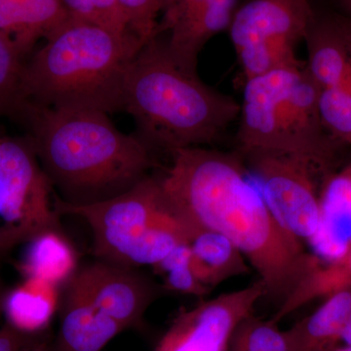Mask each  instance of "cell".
<instances>
[{
    "instance_id": "1",
    "label": "cell",
    "mask_w": 351,
    "mask_h": 351,
    "mask_svg": "<svg viewBox=\"0 0 351 351\" xmlns=\"http://www.w3.org/2000/svg\"><path fill=\"white\" fill-rule=\"evenodd\" d=\"M170 154L171 165L159 180L189 237L208 230L230 239L258 272L265 297L282 304L319 258L278 223L247 180L239 152L191 147Z\"/></svg>"
},
{
    "instance_id": "2",
    "label": "cell",
    "mask_w": 351,
    "mask_h": 351,
    "mask_svg": "<svg viewBox=\"0 0 351 351\" xmlns=\"http://www.w3.org/2000/svg\"><path fill=\"white\" fill-rule=\"evenodd\" d=\"M55 195L89 205L122 195L156 167L154 151L140 136L124 134L108 113L55 110L24 101L19 113Z\"/></svg>"
},
{
    "instance_id": "3",
    "label": "cell",
    "mask_w": 351,
    "mask_h": 351,
    "mask_svg": "<svg viewBox=\"0 0 351 351\" xmlns=\"http://www.w3.org/2000/svg\"><path fill=\"white\" fill-rule=\"evenodd\" d=\"M240 108L233 97L180 64L159 36L143 46L127 73L123 110L154 149L170 154L213 144L239 119Z\"/></svg>"
},
{
    "instance_id": "4",
    "label": "cell",
    "mask_w": 351,
    "mask_h": 351,
    "mask_svg": "<svg viewBox=\"0 0 351 351\" xmlns=\"http://www.w3.org/2000/svg\"><path fill=\"white\" fill-rule=\"evenodd\" d=\"M23 64L24 101L55 110H123L124 86L144 43L131 32L69 19Z\"/></svg>"
},
{
    "instance_id": "5",
    "label": "cell",
    "mask_w": 351,
    "mask_h": 351,
    "mask_svg": "<svg viewBox=\"0 0 351 351\" xmlns=\"http://www.w3.org/2000/svg\"><path fill=\"white\" fill-rule=\"evenodd\" d=\"M318 94L304 66L245 80L237 132L239 154L294 156L326 174L338 169L341 147L321 122Z\"/></svg>"
},
{
    "instance_id": "6",
    "label": "cell",
    "mask_w": 351,
    "mask_h": 351,
    "mask_svg": "<svg viewBox=\"0 0 351 351\" xmlns=\"http://www.w3.org/2000/svg\"><path fill=\"white\" fill-rule=\"evenodd\" d=\"M54 210L84 219L93 233L97 260L154 267L176 247L189 243L186 226L171 209L160 180L149 175L122 195L89 205H71L54 195Z\"/></svg>"
},
{
    "instance_id": "7",
    "label": "cell",
    "mask_w": 351,
    "mask_h": 351,
    "mask_svg": "<svg viewBox=\"0 0 351 351\" xmlns=\"http://www.w3.org/2000/svg\"><path fill=\"white\" fill-rule=\"evenodd\" d=\"M311 0H248L228 31L245 80L304 66L295 47L313 24Z\"/></svg>"
},
{
    "instance_id": "8",
    "label": "cell",
    "mask_w": 351,
    "mask_h": 351,
    "mask_svg": "<svg viewBox=\"0 0 351 351\" xmlns=\"http://www.w3.org/2000/svg\"><path fill=\"white\" fill-rule=\"evenodd\" d=\"M257 176L270 212L289 232L313 240L321 221L320 189L326 173L308 161L285 154H240ZM330 174V173H329Z\"/></svg>"
},
{
    "instance_id": "9",
    "label": "cell",
    "mask_w": 351,
    "mask_h": 351,
    "mask_svg": "<svg viewBox=\"0 0 351 351\" xmlns=\"http://www.w3.org/2000/svg\"><path fill=\"white\" fill-rule=\"evenodd\" d=\"M29 138L0 137V217L34 234L63 230L52 193Z\"/></svg>"
},
{
    "instance_id": "10",
    "label": "cell",
    "mask_w": 351,
    "mask_h": 351,
    "mask_svg": "<svg viewBox=\"0 0 351 351\" xmlns=\"http://www.w3.org/2000/svg\"><path fill=\"white\" fill-rule=\"evenodd\" d=\"M66 285L126 330H143L149 307L166 292L138 267L106 261L80 265Z\"/></svg>"
},
{
    "instance_id": "11",
    "label": "cell",
    "mask_w": 351,
    "mask_h": 351,
    "mask_svg": "<svg viewBox=\"0 0 351 351\" xmlns=\"http://www.w3.org/2000/svg\"><path fill=\"white\" fill-rule=\"evenodd\" d=\"M265 297L262 281L202 301L173 319L154 351H228L237 325Z\"/></svg>"
},
{
    "instance_id": "12",
    "label": "cell",
    "mask_w": 351,
    "mask_h": 351,
    "mask_svg": "<svg viewBox=\"0 0 351 351\" xmlns=\"http://www.w3.org/2000/svg\"><path fill=\"white\" fill-rule=\"evenodd\" d=\"M237 0H162L156 36L165 40L172 56L182 66L197 71L198 56L205 44L230 27Z\"/></svg>"
},
{
    "instance_id": "13",
    "label": "cell",
    "mask_w": 351,
    "mask_h": 351,
    "mask_svg": "<svg viewBox=\"0 0 351 351\" xmlns=\"http://www.w3.org/2000/svg\"><path fill=\"white\" fill-rule=\"evenodd\" d=\"M59 328L49 351H103L123 328L64 285L61 289Z\"/></svg>"
},
{
    "instance_id": "14",
    "label": "cell",
    "mask_w": 351,
    "mask_h": 351,
    "mask_svg": "<svg viewBox=\"0 0 351 351\" xmlns=\"http://www.w3.org/2000/svg\"><path fill=\"white\" fill-rule=\"evenodd\" d=\"M304 40V66L318 89L351 94V45L343 21L314 19Z\"/></svg>"
},
{
    "instance_id": "15",
    "label": "cell",
    "mask_w": 351,
    "mask_h": 351,
    "mask_svg": "<svg viewBox=\"0 0 351 351\" xmlns=\"http://www.w3.org/2000/svg\"><path fill=\"white\" fill-rule=\"evenodd\" d=\"M319 230L311 240L321 257L334 262L351 246V162L323 179Z\"/></svg>"
},
{
    "instance_id": "16",
    "label": "cell",
    "mask_w": 351,
    "mask_h": 351,
    "mask_svg": "<svg viewBox=\"0 0 351 351\" xmlns=\"http://www.w3.org/2000/svg\"><path fill=\"white\" fill-rule=\"evenodd\" d=\"M69 19L62 0H0V34L22 58Z\"/></svg>"
},
{
    "instance_id": "17",
    "label": "cell",
    "mask_w": 351,
    "mask_h": 351,
    "mask_svg": "<svg viewBox=\"0 0 351 351\" xmlns=\"http://www.w3.org/2000/svg\"><path fill=\"white\" fill-rule=\"evenodd\" d=\"M350 311L351 289L328 295L313 313L284 331L290 351H331L341 346Z\"/></svg>"
},
{
    "instance_id": "18",
    "label": "cell",
    "mask_w": 351,
    "mask_h": 351,
    "mask_svg": "<svg viewBox=\"0 0 351 351\" xmlns=\"http://www.w3.org/2000/svg\"><path fill=\"white\" fill-rule=\"evenodd\" d=\"M19 269L24 278H36L64 287L78 267V254L63 230H47L27 242Z\"/></svg>"
},
{
    "instance_id": "19",
    "label": "cell",
    "mask_w": 351,
    "mask_h": 351,
    "mask_svg": "<svg viewBox=\"0 0 351 351\" xmlns=\"http://www.w3.org/2000/svg\"><path fill=\"white\" fill-rule=\"evenodd\" d=\"M60 288L36 278L6 291L2 313L6 323L25 334H40L50 330L51 322L59 311Z\"/></svg>"
},
{
    "instance_id": "20",
    "label": "cell",
    "mask_w": 351,
    "mask_h": 351,
    "mask_svg": "<svg viewBox=\"0 0 351 351\" xmlns=\"http://www.w3.org/2000/svg\"><path fill=\"white\" fill-rule=\"evenodd\" d=\"M191 267L203 285L217 287L232 277L248 274V261L241 251L221 233L196 230L191 233Z\"/></svg>"
},
{
    "instance_id": "21",
    "label": "cell",
    "mask_w": 351,
    "mask_h": 351,
    "mask_svg": "<svg viewBox=\"0 0 351 351\" xmlns=\"http://www.w3.org/2000/svg\"><path fill=\"white\" fill-rule=\"evenodd\" d=\"M346 289H351V246L343 257L326 265L320 263L307 274L292 295L278 306L271 319L278 323L309 302Z\"/></svg>"
},
{
    "instance_id": "22",
    "label": "cell",
    "mask_w": 351,
    "mask_h": 351,
    "mask_svg": "<svg viewBox=\"0 0 351 351\" xmlns=\"http://www.w3.org/2000/svg\"><path fill=\"white\" fill-rule=\"evenodd\" d=\"M228 351H290V348L278 323L251 313L235 328Z\"/></svg>"
},
{
    "instance_id": "23",
    "label": "cell",
    "mask_w": 351,
    "mask_h": 351,
    "mask_svg": "<svg viewBox=\"0 0 351 351\" xmlns=\"http://www.w3.org/2000/svg\"><path fill=\"white\" fill-rule=\"evenodd\" d=\"M191 252L189 243L176 247L167 257L154 265V272L163 277V288L167 293L203 298L211 289L203 285L191 267Z\"/></svg>"
},
{
    "instance_id": "24",
    "label": "cell",
    "mask_w": 351,
    "mask_h": 351,
    "mask_svg": "<svg viewBox=\"0 0 351 351\" xmlns=\"http://www.w3.org/2000/svg\"><path fill=\"white\" fill-rule=\"evenodd\" d=\"M23 64L14 44L0 34V117L17 115L24 104L21 93Z\"/></svg>"
},
{
    "instance_id": "25",
    "label": "cell",
    "mask_w": 351,
    "mask_h": 351,
    "mask_svg": "<svg viewBox=\"0 0 351 351\" xmlns=\"http://www.w3.org/2000/svg\"><path fill=\"white\" fill-rule=\"evenodd\" d=\"M318 112L323 126L332 140L343 147H351V94L321 89Z\"/></svg>"
},
{
    "instance_id": "26",
    "label": "cell",
    "mask_w": 351,
    "mask_h": 351,
    "mask_svg": "<svg viewBox=\"0 0 351 351\" xmlns=\"http://www.w3.org/2000/svg\"><path fill=\"white\" fill-rule=\"evenodd\" d=\"M127 27L145 44L156 36L162 0H117Z\"/></svg>"
},
{
    "instance_id": "27",
    "label": "cell",
    "mask_w": 351,
    "mask_h": 351,
    "mask_svg": "<svg viewBox=\"0 0 351 351\" xmlns=\"http://www.w3.org/2000/svg\"><path fill=\"white\" fill-rule=\"evenodd\" d=\"M93 2L101 27L120 34L130 32L117 0H93Z\"/></svg>"
},
{
    "instance_id": "28",
    "label": "cell",
    "mask_w": 351,
    "mask_h": 351,
    "mask_svg": "<svg viewBox=\"0 0 351 351\" xmlns=\"http://www.w3.org/2000/svg\"><path fill=\"white\" fill-rule=\"evenodd\" d=\"M34 237H36L34 232L23 226H0V256L12 250L18 245L27 243Z\"/></svg>"
},
{
    "instance_id": "29",
    "label": "cell",
    "mask_w": 351,
    "mask_h": 351,
    "mask_svg": "<svg viewBox=\"0 0 351 351\" xmlns=\"http://www.w3.org/2000/svg\"><path fill=\"white\" fill-rule=\"evenodd\" d=\"M36 335L25 334L5 323L0 328V351H25Z\"/></svg>"
},
{
    "instance_id": "30",
    "label": "cell",
    "mask_w": 351,
    "mask_h": 351,
    "mask_svg": "<svg viewBox=\"0 0 351 351\" xmlns=\"http://www.w3.org/2000/svg\"><path fill=\"white\" fill-rule=\"evenodd\" d=\"M53 335L51 329L48 331L36 335L34 341L25 348V351H49L51 341Z\"/></svg>"
},
{
    "instance_id": "31",
    "label": "cell",
    "mask_w": 351,
    "mask_h": 351,
    "mask_svg": "<svg viewBox=\"0 0 351 351\" xmlns=\"http://www.w3.org/2000/svg\"><path fill=\"white\" fill-rule=\"evenodd\" d=\"M341 343H343V346H351V311L341 331Z\"/></svg>"
},
{
    "instance_id": "32",
    "label": "cell",
    "mask_w": 351,
    "mask_h": 351,
    "mask_svg": "<svg viewBox=\"0 0 351 351\" xmlns=\"http://www.w3.org/2000/svg\"><path fill=\"white\" fill-rule=\"evenodd\" d=\"M6 291L4 290L3 282H2L1 276H0V314L2 313V302H3L4 295Z\"/></svg>"
},
{
    "instance_id": "33",
    "label": "cell",
    "mask_w": 351,
    "mask_h": 351,
    "mask_svg": "<svg viewBox=\"0 0 351 351\" xmlns=\"http://www.w3.org/2000/svg\"><path fill=\"white\" fill-rule=\"evenodd\" d=\"M343 21V25H345L346 34H348V40H350L351 45V18L350 19H346Z\"/></svg>"
},
{
    "instance_id": "34",
    "label": "cell",
    "mask_w": 351,
    "mask_h": 351,
    "mask_svg": "<svg viewBox=\"0 0 351 351\" xmlns=\"http://www.w3.org/2000/svg\"><path fill=\"white\" fill-rule=\"evenodd\" d=\"M331 351H351V346H339Z\"/></svg>"
},
{
    "instance_id": "35",
    "label": "cell",
    "mask_w": 351,
    "mask_h": 351,
    "mask_svg": "<svg viewBox=\"0 0 351 351\" xmlns=\"http://www.w3.org/2000/svg\"><path fill=\"white\" fill-rule=\"evenodd\" d=\"M343 1L346 6L351 11V0H343Z\"/></svg>"
}]
</instances>
